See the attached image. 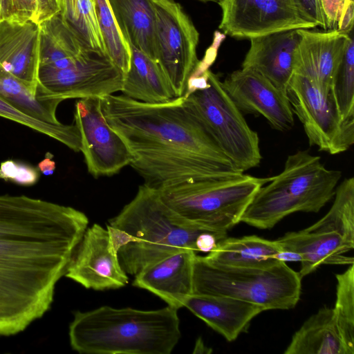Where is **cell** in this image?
<instances>
[{"mask_svg": "<svg viewBox=\"0 0 354 354\" xmlns=\"http://www.w3.org/2000/svg\"><path fill=\"white\" fill-rule=\"evenodd\" d=\"M39 171L30 165L13 160L0 164V179L22 186L35 185L39 178Z\"/></svg>", "mask_w": 354, "mask_h": 354, "instance_id": "cell-34", "label": "cell"}, {"mask_svg": "<svg viewBox=\"0 0 354 354\" xmlns=\"http://www.w3.org/2000/svg\"><path fill=\"white\" fill-rule=\"evenodd\" d=\"M95 1L98 26L106 53L125 74L130 64V46L119 30L108 1Z\"/></svg>", "mask_w": 354, "mask_h": 354, "instance_id": "cell-31", "label": "cell"}, {"mask_svg": "<svg viewBox=\"0 0 354 354\" xmlns=\"http://www.w3.org/2000/svg\"><path fill=\"white\" fill-rule=\"evenodd\" d=\"M203 2H216L218 3L220 0H198Z\"/></svg>", "mask_w": 354, "mask_h": 354, "instance_id": "cell-44", "label": "cell"}, {"mask_svg": "<svg viewBox=\"0 0 354 354\" xmlns=\"http://www.w3.org/2000/svg\"><path fill=\"white\" fill-rule=\"evenodd\" d=\"M342 177L327 169L319 156L299 150L288 156L283 171L261 186L241 222L266 230L297 212H318L333 197Z\"/></svg>", "mask_w": 354, "mask_h": 354, "instance_id": "cell-5", "label": "cell"}, {"mask_svg": "<svg viewBox=\"0 0 354 354\" xmlns=\"http://www.w3.org/2000/svg\"><path fill=\"white\" fill-rule=\"evenodd\" d=\"M53 158V155L50 153H46L44 158L38 163L37 169L39 172L46 176H50L54 173L56 165Z\"/></svg>", "mask_w": 354, "mask_h": 354, "instance_id": "cell-40", "label": "cell"}, {"mask_svg": "<svg viewBox=\"0 0 354 354\" xmlns=\"http://www.w3.org/2000/svg\"><path fill=\"white\" fill-rule=\"evenodd\" d=\"M294 54V74L310 80L328 95L332 80L342 60L349 38L336 30L298 29Z\"/></svg>", "mask_w": 354, "mask_h": 354, "instance_id": "cell-16", "label": "cell"}, {"mask_svg": "<svg viewBox=\"0 0 354 354\" xmlns=\"http://www.w3.org/2000/svg\"><path fill=\"white\" fill-rule=\"evenodd\" d=\"M106 228L120 265L131 275L182 250L209 252L227 237V232L185 222L162 201L157 189L145 183Z\"/></svg>", "mask_w": 354, "mask_h": 354, "instance_id": "cell-3", "label": "cell"}, {"mask_svg": "<svg viewBox=\"0 0 354 354\" xmlns=\"http://www.w3.org/2000/svg\"><path fill=\"white\" fill-rule=\"evenodd\" d=\"M107 1L119 30L129 46L156 61V11L153 0Z\"/></svg>", "mask_w": 354, "mask_h": 354, "instance_id": "cell-23", "label": "cell"}, {"mask_svg": "<svg viewBox=\"0 0 354 354\" xmlns=\"http://www.w3.org/2000/svg\"><path fill=\"white\" fill-rule=\"evenodd\" d=\"M196 254L185 249L167 256L142 269L133 286L159 297L169 306L179 309L193 294V263Z\"/></svg>", "mask_w": 354, "mask_h": 354, "instance_id": "cell-17", "label": "cell"}, {"mask_svg": "<svg viewBox=\"0 0 354 354\" xmlns=\"http://www.w3.org/2000/svg\"><path fill=\"white\" fill-rule=\"evenodd\" d=\"M71 348L85 354H169L181 337L178 309L101 306L76 311L69 325Z\"/></svg>", "mask_w": 354, "mask_h": 354, "instance_id": "cell-4", "label": "cell"}, {"mask_svg": "<svg viewBox=\"0 0 354 354\" xmlns=\"http://www.w3.org/2000/svg\"><path fill=\"white\" fill-rule=\"evenodd\" d=\"M130 48V64L124 74L122 95L145 103L165 102L177 97L158 64L136 48Z\"/></svg>", "mask_w": 354, "mask_h": 354, "instance_id": "cell-22", "label": "cell"}, {"mask_svg": "<svg viewBox=\"0 0 354 354\" xmlns=\"http://www.w3.org/2000/svg\"><path fill=\"white\" fill-rule=\"evenodd\" d=\"M334 197L333 203L327 214L304 230L335 232L354 246V178H344L337 187Z\"/></svg>", "mask_w": 354, "mask_h": 354, "instance_id": "cell-28", "label": "cell"}, {"mask_svg": "<svg viewBox=\"0 0 354 354\" xmlns=\"http://www.w3.org/2000/svg\"><path fill=\"white\" fill-rule=\"evenodd\" d=\"M282 249L299 253L302 259L298 274L301 279L315 271L322 264L351 265L353 257L344 254L354 246L335 232H288L276 240Z\"/></svg>", "mask_w": 354, "mask_h": 354, "instance_id": "cell-21", "label": "cell"}, {"mask_svg": "<svg viewBox=\"0 0 354 354\" xmlns=\"http://www.w3.org/2000/svg\"><path fill=\"white\" fill-rule=\"evenodd\" d=\"M281 247L277 241L252 235L220 241L205 258L212 263L237 268H268L279 262L277 254Z\"/></svg>", "mask_w": 354, "mask_h": 354, "instance_id": "cell-24", "label": "cell"}, {"mask_svg": "<svg viewBox=\"0 0 354 354\" xmlns=\"http://www.w3.org/2000/svg\"><path fill=\"white\" fill-rule=\"evenodd\" d=\"M183 307L229 342L236 339L252 319L264 311L261 306L236 298L198 294L189 295Z\"/></svg>", "mask_w": 354, "mask_h": 354, "instance_id": "cell-20", "label": "cell"}, {"mask_svg": "<svg viewBox=\"0 0 354 354\" xmlns=\"http://www.w3.org/2000/svg\"><path fill=\"white\" fill-rule=\"evenodd\" d=\"M75 124L81 138V152L94 178L111 176L130 165L132 155L122 138L107 123L101 98L80 99L75 104Z\"/></svg>", "mask_w": 354, "mask_h": 354, "instance_id": "cell-13", "label": "cell"}, {"mask_svg": "<svg viewBox=\"0 0 354 354\" xmlns=\"http://www.w3.org/2000/svg\"><path fill=\"white\" fill-rule=\"evenodd\" d=\"M286 94L310 146L335 155L353 145L354 118H343L329 94L324 95L310 80L297 74L290 80Z\"/></svg>", "mask_w": 354, "mask_h": 354, "instance_id": "cell-10", "label": "cell"}, {"mask_svg": "<svg viewBox=\"0 0 354 354\" xmlns=\"http://www.w3.org/2000/svg\"><path fill=\"white\" fill-rule=\"evenodd\" d=\"M221 84L243 114L262 115L272 129L279 131L293 127L294 113L286 93L261 74L241 68Z\"/></svg>", "mask_w": 354, "mask_h": 354, "instance_id": "cell-15", "label": "cell"}, {"mask_svg": "<svg viewBox=\"0 0 354 354\" xmlns=\"http://www.w3.org/2000/svg\"><path fill=\"white\" fill-rule=\"evenodd\" d=\"M0 97L37 120L59 124L56 110L62 102L59 99L43 100L22 81L0 65Z\"/></svg>", "mask_w": 354, "mask_h": 354, "instance_id": "cell-27", "label": "cell"}, {"mask_svg": "<svg viewBox=\"0 0 354 354\" xmlns=\"http://www.w3.org/2000/svg\"><path fill=\"white\" fill-rule=\"evenodd\" d=\"M220 30L251 39L276 32L316 28L299 0H220Z\"/></svg>", "mask_w": 354, "mask_h": 354, "instance_id": "cell-12", "label": "cell"}, {"mask_svg": "<svg viewBox=\"0 0 354 354\" xmlns=\"http://www.w3.org/2000/svg\"><path fill=\"white\" fill-rule=\"evenodd\" d=\"M10 0H0V21L10 19Z\"/></svg>", "mask_w": 354, "mask_h": 354, "instance_id": "cell-42", "label": "cell"}, {"mask_svg": "<svg viewBox=\"0 0 354 354\" xmlns=\"http://www.w3.org/2000/svg\"><path fill=\"white\" fill-rule=\"evenodd\" d=\"M109 126L133 157L130 166L154 188L243 173L219 148L183 96L145 103L124 95L101 98Z\"/></svg>", "mask_w": 354, "mask_h": 354, "instance_id": "cell-2", "label": "cell"}, {"mask_svg": "<svg viewBox=\"0 0 354 354\" xmlns=\"http://www.w3.org/2000/svg\"><path fill=\"white\" fill-rule=\"evenodd\" d=\"M298 272L279 261L263 268L223 266L196 254L193 294L227 296L261 306L264 310H288L300 298Z\"/></svg>", "mask_w": 354, "mask_h": 354, "instance_id": "cell-8", "label": "cell"}, {"mask_svg": "<svg viewBox=\"0 0 354 354\" xmlns=\"http://www.w3.org/2000/svg\"><path fill=\"white\" fill-rule=\"evenodd\" d=\"M327 30H337L345 0H320Z\"/></svg>", "mask_w": 354, "mask_h": 354, "instance_id": "cell-36", "label": "cell"}, {"mask_svg": "<svg viewBox=\"0 0 354 354\" xmlns=\"http://www.w3.org/2000/svg\"><path fill=\"white\" fill-rule=\"evenodd\" d=\"M276 259L279 261H300L302 259L301 256L295 252L282 249L277 254Z\"/></svg>", "mask_w": 354, "mask_h": 354, "instance_id": "cell-41", "label": "cell"}, {"mask_svg": "<svg viewBox=\"0 0 354 354\" xmlns=\"http://www.w3.org/2000/svg\"><path fill=\"white\" fill-rule=\"evenodd\" d=\"M36 10L32 21L39 24L59 12L57 0H35Z\"/></svg>", "mask_w": 354, "mask_h": 354, "instance_id": "cell-38", "label": "cell"}, {"mask_svg": "<svg viewBox=\"0 0 354 354\" xmlns=\"http://www.w3.org/2000/svg\"><path fill=\"white\" fill-rule=\"evenodd\" d=\"M271 178L239 173L187 180L156 189L162 201L185 222L202 228L227 232L241 222L255 194Z\"/></svg>", "mask_w": 354, "mask_h": 354, "instance_id": "cell-6", "label": "cell"}, {"mask_svg": "<svg viewBox=\"0 0 354 354\" xmlns=\"http://www.w3.org/2000/svg\"><path fill=\"white\" fill-rule=\"evenodd\" d=\"M88 225L72 207L0 195V336L23 332L50 309Z\"/></svg>", "mask_w": 354, "mask_h": 354, "instance_id": "cell-1", "label": "cell"}, {"mask_svg": "<svg viewBox=\"0 0 354 354\" xmlns=\"http://www.w3.org/2000/svg\"><path fill=\"white\" fill-rule=\"evenodd\" d=\"M305 12L316 27L327 30L320 0H299Z\"/></svg>", "mask_w": 354, "mask_h": 354, "instance_id": "cell-37", "label": "cell"}, {"mask_svg": "<svg viewBox=\"0 0 354 354\" xmlns=\"http://www.w3.org/2000/svg\"><path fill=\"white\" fill-rule=\"evenodd\" d=\"M219 148L240 171L262 160L259 137L224 90L217 75L200 62L183 96Z\"/></svg>", "mask_w": 354, "mask_h": 354, "instance_id": "cell-7", "label": "cell"}, {"mask_svg": "<svg viewBox=\"0 0 354 354\" xmlns=\"http://www.w3.org/2000/svg\"><path fill=\"white\" fill-rule=\"evenodd\" d=\"M39 66L64 68L90 50L58 13L39 24Z\"/></svg>", "mask_w": 354, "mask_h": 354, "instance_id": "cell-25", "label": "cell"}, {"mask_svg": "<svg viewBox=\"0 0 354 354\" xmlns=\"http://www.w3.org/2000/svg\"><path fill=\"white\" fill-rule=\"evenodd\" d=\"M156 11V61L176 97L184 96L199 66V33L182 6L174 0H153Z\"/></svg>", "mask_w": 354, "mask_h": 354, "instance_id": "cell-9", "label": "cell"}, {"mask_svg": "<svg viewBox=\"0 0 354 354\" xmlns=\"http://www.w3.org/2000/svg\"><path fill=\"white\" fill-rule=\"evenodd\" d=\"M297 30L276 32L250 39V46L241 68L261 74L286 93L294 74V54L299 40Z\"/></svg>", "mask_w": 354, "mask_h": 354, "instance_id": "cell-19", "label": "cell"}, {"mask_svg": "<svg viewBox=\"0 0 354 354\" xmlns=\"http://www.w3.org/2000/svg\"><path fill=\"white\" fill-rule=\"evenodd\" d=\"M336 279L333 313L346 354H354V264L336 274Z\"/></svg>", "mask_w": 354, "mask_h": 354, "instance_id": "cell-30", "label": "cell"}, {"mask_svg": "<svg viewBox=\"0 0 354 354\" xmlns=\"http://www.w3.org/2000/svg\"><path fill=\"white\" fill-rule=\"evenodd\" d=\"M124 73L105 53L90 50L64 68L39 66L37 95L43 100L104 97L121 91Z\"/></svg>", "mask_w": 354, "mask_h": 354, "instance_id": "cell-11", "label": "cell"}, {"mask_svg": "<svg viewBox=\"0 0 354 354\" xmlns=\"http://www.w3.org/2000/svg\"><path fill=\"white\" fill-rule=\"evenodd\" d=\"M211 352V350H209V348H207L203 342L202 341V339L201 338H199L197 342H196V345H195V347H194V351H193V353H209Z\"/></svg>", "mask_w": 354, "mask_h": 354, "instance_id": "cell-43", "label": "cell"}, {"mask_svg": "<svg viewBox=\"0 0 354 354\" xmlns=\"http://www.w3.org/2000/svg\"><path fill=\"white\" fill-rule=\"evenodd\" d=\"M64 22L88 49L105 53L95 0H57Z\"/></svg>", "mask_w": 354, "mask_h": 354, "instance_id": "cell-29", "label": "cell"}, {"mask_svg": "<svg viewBox=\"0 0 354 354\" xmlns=\"http://www.w3.org/2000/svg\"><path fill=\"white\" fill-rule=\"evenodd\" d=\"M285 354H346L333 310L320 308L294 334Z\"/></svg>", "mask_w": 354, "mask_h": 354, "instance_id": "cell-26", "label": "cell"}, {"mask_svg": "<svg viewBox=\"0 0 354 354\" xmlns=\"http://www.w3.org/2000/svg\"><path fill=\"white\" fill-rule=\"evenodd\" d=\"M344 118H354V40L351 32L328 93Z\"/></svg>", "mask_w": 354, "mask_h": 354, "instance_id": "cell-33", "label": "cell"}, {"mask_svg": "<svg viewBox=\"0 0 354 354\" xmlns=\"http://www.w3.org/2000/svg\"><path fill=\"white\" fill-rule=\"evenodd\" d=\"M0 65L37 94L39 67V24L32 21H0Z\"/></svg>", "mask_w": 354, "mask_h": 354, "instance_id": "cell-18", "label": "cell"}, {"mask_svg": "<svg viewBox=\"0 0 354 354\" xmlns=\"http://www.w3.org/2000/svg\"><path fill=\"white\" fill-rule=\"evenodd\" d=\"M0 116L45 134L73 150L81 151V138L75 124L46 122L21 112L0 97Z\"/></svg>", "mask_w": 354, "mask_h": 354, "instance_id": "cell-32", "label": "cell"}, {"mask_svg": "<svg viewBox=\"0 0 354 354\" xmlns=\"http://www.w3.org/2000/svg\"><path fill=\"white\" fill-rule=\"evenodd\" d=\"M354 19V1L345 0L336 30L349 34L353 32Z\"/></svg>", "mask_w": 354, "mask_h": 354, "instance_id": "cell-39", "label": "cell"}, {"mask_svg": "<svg viewBox=\"0 0 354 354\" xmlns=\"http://www.w3.org/2000/svg\"><path fill=\"white\" fill-rule=\"evenodd\" d=\"M64 276L95 290L120 288L129 282L109 230L97 223L86 228Z\"/></svg>", "mask_w": 354, "mask_h": 354, "instance_id": "cell-14", "label": "cell"}, {"mask_svg": "<svg viewBox=\"0 0 354 354\" xmlns=\"http://www.w3.org/2000/svg\"><path fill=\"white\" fill-rule=\"evenodd\" d=\"M10 19L24 22L32 21L35 10V0H10Z\"/></svg>", "mask_w": 354, "mask_h": 354, "instance_id": "cell-35", "label": "cell"}]
</instances>
